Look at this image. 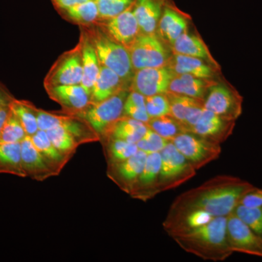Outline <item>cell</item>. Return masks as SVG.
I'll use <instances>...</instances> for the list:
<instances>
[{
    "label": "cell",
    "instance_id": "1",
    "mask_svg": "<svg viewBox=\"0 0 262 262\" xmlns=\"http://www.w3.org/2000/svg\"><path fill=\"white\" fill-rule=\"evenodd\" d=\"M254 187L239 177L216 176L177 196L167 215L200 210L214 217L227 216L238 206L243 196Z\"/></svg>",
    "mask_w": 262,
    "mask_h": 262
},
{
    "label": "cell",
    "instance_id": "2",
    "mask_svg": "<svg viewBox=\"0 0 262 262\" xmlns=\"http://www.w3.org/2000/svg\"><path fill=\"white\" fill-rule=\"evenodd\" d=\"M172 238L184 251L205 261H225L233 253L227 238V216L215 217L206 225Z\"/></svg>",
    "mask_w": 262,
    "mask_h": 262
},
{
    "label": "cell",
    "instance_id": "3",
    "mask_svg": "<svg viewBox=\"0 0 262 262\" xmlns=\"http://www.w3.org/2000/svg\"><path fill=\"white\" fill-rule=\"evenodd\" d=\"M84 30L92 41L101 65L114 71L124 81L132 78L134 70L127 48L112 39L98 24L88 26Z\"/></svg>",
    "mask_w": 262,
    "mask_h": 262
},
{
    "label": "cell",
    "instance_id": "4",
    "mask_svg": "<svg viewBox=\"0 0 262 262\" xmlns=\"http://www.w3.org/2000/svg\"><path fill=\"white\" fill-rule=\"evenodd\" d=\"M127 91L122 90L112 97L98 103H90L77 116L89 122L100 138V141L107 136L108 131L123 116L124 104Z\"/></svg>",
    "mask_w": 262,
    "mask_h": 262
},
{
    "label": "cell",
    "instance_id": "5",
    "mask_svg": "<svg viewBox=\"0 0 262 262\" xmlns=\"http://www.w3.org/2000/svg\"><path fill=\"white\" fill-rule=\"evenodd\" d=\"M160 155L161 166L158 182V194L179 187L196 175V169L171 141L160 151Z\"/></svg>",
    "mask_w": 262,
    "mask_h": 262
},
{
    "label": "cell",
    "instance_id": "6",
    "mask_svg": "<svg viewBox=\"0 0 262 262\" xmlns=\"http://www.w3.org/2000/svg\"><path fill=\"white\" fill-rule=\"evenodd\" d=\"M39 130L47 131L59 127L70 133L80 145L100 141V138L89 122L77 115L50 113L35 106Z\"/></svg>",
    "mask_w": 262,
    "mask_h": 262
},
{
    "label": "cell",
    "instance_id": "7",
    "mask_svg": "<svg viewBox=\"0 0 262 262\" xmlns=\"http://www.w3.org/2000/svg\"><path fill=\"white\" fill-rule=\"evenodd\" d=\"M82 80V41L55 61L44 80L45 89L63 84H80Z\"/></svg>",
    "mask_w": 262,
    "mask_h": 262
},
{
    "label": "cell",
    "instance_id": "8",
    "mask_svg": "<svg viewBox=\"0 0 262 262\" xmlns=\"http://www.w3.org/2000/svg\"><path fill=\"white\" fill-rule=\"evenodd\" d=\"M171 142L196 170L219 159L222 154L221 144L190 132L179 134Z\"/></svg>",
    "mask_w": 262,
    "mask_h": 262
},
{
    "label": "cell",
    "instance_id": "9",
    "mask_svg": "<svg viewBox=\"0 0 262 262\" xmlns=\"http://www.w3.org/2000/svg\"><path fill=\"white\" fill-rule=\"evenodd\" d=\"M127 50L134 71L161 67L166 63V51L154 34L141 33Z\"/></svg>",
    "mask_w": 262,
    "mask_h": 262
},
{
    "label": "cell",
    "instance_id": "10",
    "mask_svg": "<svg viewBox=\"0 0 262 262\" xmlns=\"http://www.w3.org/2000/svg\"><path fill=\"white\" fill-rule=\"evenodd\" d=\"M227 233L233 253L262 258V237L244 223L233 212L227 216Z\"/></svg>",
    "mask_w": 262,
    "mask_h": 262
},
{
    "label": "cell",
    "instance_id": "11",
    "mask_svg": "<svg viewBox=\"0 0 262 262\" xmlns=\"http://www.w3.org/2000/svg\"><path fill=\"white\" fill-rule=\"evenodd\" d=\"M175 75L173 71L163 67L137 70L132 77L131 89L145 97L166 94Z\"/></svg>",
    "mask_w": 262,
    "mask_h": 262
},
{
    "label": "cell",
    "instance_id": "12",
    "mask_svg": "<svg viewBox=\"0 0 262 262\" xmlns=\"http://www.w3.org/2000/svg\"><path fill=\"white\" fill-rule=\"evenodd\" d=\"M134 4L120 14L98 24L104 32L116 42L127 48L141 34L139 24L134 13Z\"/></svg>",
    "mask_w": 262,
    "mask_h": 262
},
{
    "label": "cell",
    "instance_id": "13",
    "mask_svg": "<svg viewBox=\"0 0 262 262\" xmlns=\"http://www.w3.org/2000/svg\"><path fill=\"white\" fill-rule=\"evenodd\" d=\"M147 155L139 150L135 155L125 161L107 165L106 175L108 178L124 192L130 194L134 184L142 172Z\"/></svg>",
    "mask_w": 262,
    "mask_h": 262
},
{
    "label": "cell",
    "instance_id": "14",
    "mask_svg": "<svg viewBox=\"0 0 262 262\" xmlns=\"http://www.w3.org/2000/svg\"><path fill=\"white\" fill-rule=\"evenodd\" d=\"M203 105L215 115L233 121L242 113V98L225 85L211 88Z\"/></svg>",
    "mask_w": 262,
    "mask_h": 262
},
{
    "label": "cell",
    "instance_id": "15",
    "mask_svg": "<svg viewBox=\"0 0 262 262\" xmlns=\"http://www.w3.org/2000/svg\"><path fill=\"white\" fill-rule=\"evenodd\" d=\"M160 166V152L148 154L142 172L134 184L129 195L134 199L144 202L149 201L158 195Z\"/></svg>",
    "mask_w": 262,
    "mask_h": 262
},
{
    "label": "cell",
    "instance_id": "16",
    "mask_svg": "<svg viewBox=\"0 0 262 262\" xmlns=\"http://www.w3.org/2000/svg\"><path fill=\"white\" fill-rule=\"evenodd\" d=\"M50 98L61 105V113L77 115L91 103L90 95L81 84H63L46 90Z\"/></svg>",
    "mask_w": 262,
    "mask_h": 262
},
{
    "label": "cell",
    "instance_id": "17",
    "mask_svg": "<svg viewBox=\"0 0 262 262\" xmlns=\"http://www.w3.org/2000/svg\"><path fill=\"white\" fill-rule=\"evenodd\" d=\"M233 127V120L223 118L204 107L201 118L188 132L221 144L231 135Z\"/></svg>",
    "mask_w": 262,
    "mask_h": 262
},
{
    "label": "cell",
    "instance_id": "18",
    "mask_svg": "<svg viewBox=\"0 0 262 262\" xmlns=\"http://www.w3.org/2000/svg\"><path fill=\"white\" fill-rule=\"evenodd\" d=\"M20 146L22 165L27 177L37 182H43L58 176L34 145L31 136H27L20 142Z\"/></svg>",
    "mask_w": 262,
    "mask_h": 262
},
{
    "label": "cell",
    "instance_id": "19",
    "mask_svg": "<svg viewBox=\"0 0 262 262\" xmlns=\"http://www.w3.org/2000/svg\"><path fill=\"white\" fill-rule=\"evenodd\" d=\"M170 102V115L180 122L188 130L195 125L201 118L204 105L201 99L170 94L168 96Z\"/></svg>",
    "mask_w": 262,
    "mask_h": 262
},
{
    "label": "cell",
    "instance_id": "20",
    "mask_svg": "<svg viewBox=\"0 0 262 262\" xmlns=\"http://www.w3.org/2000/svg\"><path fill=\"white\" fill-rule=\"evenodd\" d=\"M81 31L80 37L82 41V80L80 84L91 97V91L97 79L101 65L89 34L82 27Z\"/></svg>",
    "mask_w": 262,
    "mask_h": 262
},
{
    "label": "cell",
    "instance_id": "21",
    "mask_svg": "<svg viewBox=\"0 0 262 262\" xmlns=\"http://www.w3.org/2000/svg\"><path fill=\"white\" fill-rule=\"evenodd\" d=\"M123 80L114 71L101 66L91 94V103H98L123 90Z\"/></svg>",
    "mask_w": 262,
    "mask_h": 262
},
{
    "label": "cell",
    "instance_id": "22",
    "mask_svg": "<svg viewBox=\"0 0 262 262\" xmlns=\"http://www.w3.org/2000/svg\"><path fill=\"white\" fill-rule=\"evenodd\" d=\"M134 13L141 33L154 34L161 18L160 0H136Z\"/></svg>",
    "mask_w": 262,
    "mask_h": 262
},
{
    "label": "cell",
    "instance_id": "23",
    "mask_svg": "<svg viewBox=\"0 0 262 262\" xmlns=\"http://www.w3.org/2000/svg\"><path fill=\"white\" fill-rule=\"evenodd\" d=\"M31 139L34 145L50 166L56 172L57 175H59L71 158L62 154L61 151L55 147L50 140L46 131L39 130L34 135L31 136Z\"/></svg>",
    "mask_w": 262,
    "mask_h": 262
},
{
    "label": "cell",
    "instance_id": "24",
    "mask_svg": "<svg viewBox=\"0 0 262 262\" xmlns=\"http://www.w3.org/2000/svg\"><path fill=\"white\" fill-rule=\"evenodd\" d=\"M147 128L148 125L144 122L122 116L114 124L107 136L103 139L112 138L136 144L146 134Z\"/></svg>",
    "mask_w": 262,
    "mask_h": 262
},
{
    "label": "cell",
    "instance_id": "25",
    "mask_svg": "<svg viewBox=\"0 0 262 262\" xmlns=\"http://www.w3.org/2000/svg\"><path fill=\"white\" fill-rule=\"evenodd\" d=\"M0 173L27 178L22 165L20 143L0 142Z\"/></svg>",
    "mask_w": 262,
    "mask_h": 262
},
{
    "label": "cell",
    "instance_id": "26",
    "mask_svg": "<svg viewBox=\"0 0 262 262\" xmlns=\"http://www.w3.org/2000/svg\"><path fill=\"white\" fill-rule=\"evenodd\" d=\"M170 70L176 75H189L200 79L209 78L212 70L201 58L177 54L170 64Z\"/></svg>",
    "mask_w": 262,
    "mask_h": 262
},
{
    "label": "cell",
    "instance_id": "27",
    "mask_svg": "<svg viewBox=\"0 0 262 262\" xmlns=\"http://www.w3.org/2000/svg\"><path fill=\"white\" fill-rule=\"evenodd\" d=\"M206 89L203 79L189 75H176L170 82L168 93L201 100Z\"/></svg>",
    "mask_w": 262,
    "mask_h": 262
},
{
    "label": "cell",
    "instance_id": "28",
    "mask_svg": "<svg viewBox=\"0 0 262 262\" xmlns=\"http://www.w3.org/2000/svg\"><path fill=\"white\" fill-rule=\"evenodd\" d=\"M58 12L63 18L82 27L93 25L100 20L99 12L95 0H90Z\"/></svg>",
    "mask_w": 262,
    "mask_h": 262
},
{
    "label": "cell",
    "instance_id": "29",
    "mask_svg": "<svg viewBox=\"0 0 262 262\" xmlns=\"http://www.w3.org/2000/svg\"><path fill=\"white\" fill-rule=\"evenodd\" d=\"M101 143L107 165L125 161L139 151L136 144L120 139L106 138Z\"/></svg>",
    "mask_w": 262,
    "mask_h": 262
},
{
    "label": "cell",
    "instance_id": "30",
    "mask_svg": "<svg viewBox=\"0 0 262 262\" xmlns=\"http://www.w3.org/2000/svg\"><path fill=\"white\" fill-rule=\"evenodd\" d=\"M158 26L160 34L173 44L182 34L186 32L187 21L173 10L165 8Z\"/></svg>",
    "mask_w": 262,
    "mask_h": 262
},
{
    "label": "cell",
    "instance_id": "31",
    "mask_svg": "<svg viewBox=\"0 0 262 262\" xmlns=\"http://www.w3.org/2000/svg\"><path fill=\"white\" fill-rule=\"evenodd\" d=\"M10 108L21 122L27 136L34 135L39 130L35 106L33 103L15 98L10 103Z\"/></svg>",
    "mask_w": 262,
    "mask_h": 262
},
{
    "label": "cell",
    "instance_id": "32",
    "mask_svg": "<svg viewBox=\"0 0 262 262\" xmlns=\"http://www.w3.org/2000/svg\"><path fill=\"white\" fill-rule=\"evenodd\" d=\"M146 125L162 137L170 141L179 134L187 132L184 125L170 115L151 118Z\"/></svg>",
    "mask_w": 262,
    "mask_h": 262
},
{
    "label": "cell",
    "instance_id": "33",
    "mask_svg": "<svg viewBox=\"0 0 262 262\" xmlns=\"http://www.w3.org/2000/svg\"><path fill=\"white\" fill-rule=\"evenodd\" d=\"M173 49L177 54L198 58H206L208 52L199 38L184 33L173 43Z\"/></svg>",
    "mask_w": 262,
    "mask_h": 262
},
{
    "label": "cell",
    "instance_id": "34",
    "mask_svg": "<svg viewBox=\"0 0 262 262\" xmlns=\"http://www.w3.org/2000/svg\"><path fill=\"white\" fill-rule=\"evenodd\" d=\"M52 144L58 151L68 158H72L80 146L77 139L68 131L57 127L46 131Z\"/></svg>",
    "mask_w": 262,
    "mask_h": 262
},
{
    "label": "cell",
    "instance_id": "35",
    "mask_svg": "<svg viewBox=\"0 0 262 262\" xmlns=\"http://www.w3.org/2000/svg\"><path fill=\"white\" fill-rule=\"evenodd\" d=\"M123 116L147 123L150 117L146 112L145 96L136 91H131L125 99Z\"/></svg>",
    "mask_w": 262,
    "mask_h": 262
},
{
    "label": "cell",
    "instance_id": "36",
    "mask_svg": "<svg viewBox=\"0 0 262 262\" xmlns=\"http://www.w3.org/2000/svg\"><path fill=\"white\" fill-rule=\"evenodd\" d=\"M21 122L10 110L9 115L0 134V142L20 143L27 137Z\"/></svg>",
    "mask_w": 262,
    "mask_h": 262
},
{
    "label": "cell",
    "instance_id": "37",
    "mask_svg": "<svg viewBox=\"0 0 262 262\" xmlns=\"http://www.w3.org/2000/svg\"><path fill=\"white\" fill-rule=\"evenodd\" d=\"M233 213L256 234L262 237V208L238 205Z\"/></svg>",
    "mask_w": 262,
    "mask_h": 262
},
{
    "label": "cell",
    "instance_id": "38",
    "mask_svg": "<svg viewBox=\"0 0 262 262\" xmlns=\"http://www.w3.org/2000/svg\"><path fill=\"white\" fill-rule=\"evenodd\" d=\"M95 2L99 12L100 20H106L125 11L136 0H95Z\"/></svg>",
    "mask_w": 262,
    "mask_h": 262
},
{
    "label": "cell",
    "instance_id": "39",
    "mask_svg": "<svg viewBox=\"0 0 262 262\" xmlns=\"http://www.w3.org/2000/svg\"><path fill=\"white\" fill-rule=\"evenodd\" d=\"M170 141L162 137L152 129L148 126L147 130L141 139L136 143L139 150L146 154L160 152Z\"/></svg>",
    "mask_w": 262,
    "mask_h": 262
},
{
    "label": "cell",
    "instance_id": "40",
    "mask_svg": "<svg viewBox=\"0 0 262 262\" xmlns=\"http://www.w3.org/2000/svg\"><path fill=\"white\" fill-rule=\"evenodd\" d=\"M146 108L151 118L170 115V102L165 94L155 95L146 97Z\"/></svg>",
    "mask_w": 262,
    "mask_h": 262
},
{
    "label": "cell",
    "instance_id": "41",
    "mask_svg": "<svg viewBox=\"0 0 262 262\" xmlns=\"http://www.w3.org/2000/svg\"><path fill=\"white\" fill-rule=\"evenodd\" d=\"M239 205L252 208H262V189L256 187L253 188L243 196Z\"/></svg>",
    "mask_w": 262,
    "mask_h": 262
},
{
    "label": "cell",
    "instance_id": "42",
    "mask_svg": "<svg viewBox=\"0 0 262 262\" xmlns=\"http://www.w3.org/2000/svg\"><path fill=\"white\" fill-rule=\"evenodd\" d=\"M53 5L59 10L68 9L75 5L82 4L90 0H51Z\"/></svg>",
    "mask_w": 262,
    "mask_h": 262
},
{
    "label": "cell",
    "instance_id": "43",
    "mask_svg": "<svg viewBox=\"0 0 262 262\" xmlns=\"http://www.w3.org/2000/svg\"><path fill=\"white\" fill-rule=\"evenodd\" d=\"M15 99L9 90L0 82V106H10L12 101Z\"/></svg>",
    "mask_w": 262,
    "mask_h": 262
},
{
    "label": "cell",
    "instance_id": "44",
    "mask_svg": "<svg viewBox=\"0 0 262 262\" xmlns=\"http://www.w3.org/2000/svg\"><path fill=\"white\" fill-rule=\"evenodd\" d=\"M10 112V106H0V134Z\"/></svg>",
    "mask_w": 262,
    "mask_h": 262
}]
</instances>
